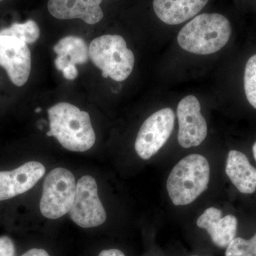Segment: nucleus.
I'll list each match as a JSON object with an SVG mask.
<instances>
[{
    "label": "nucleus",
    "instance_id": "1",
    "mask_svg": "<svg viewBox=\"0 0 256 256\" xmlns=\"http://www.w3.org/2000/svg\"><path fill=\"white\" fill-rule=\"evenodd\" d=\"M48 116L50 132L66 149L82 152L95 144V132L86 111L64 102L50 108Z\"/></svg>",
    "mask_w": 256,
    "mask_h": 256
},
{
    "label": "nucleus",
    "instance_id": "2",
    "mask_svg": "<svg viewBox=\"0 0 256 256\" xmlns=\"http://www.w3.org/2000/svg\"><path fill=\"white\" fill-rule=\"evenodd\" d=\"M232 25L224 15L212 13L195 16L178 35L181 48L198 55H210L226 45L232 35Z\"/></svg>",
    "mask_w": 256,
    "mask_h": 256
},
{
    "label": "nucleus",
    "instance_id": "3",
    "mask_svg": "<svg viewBox=\"0 0 256 256\" xmlns=\"http://www.w3.org/2000/svg\"><path fill=\"white\" fill-rule=\"evenodd\" d=\"M210 166L206 158L198 154L185 156L175 165L166 182V190L176 206L190 204L208 188Z\"/></svg>",
    "mask_w": 256,
    "mask_h": 256
},
{
    "label": "nucleus",
    "instance_id": "4",
    "mask_svg": "<svg viewBox=\"0 0 256 256\" xmlns=\"http://www.w3.org/2000/svg\"><path fill=\"white\" fill-rule=\"evenodd\" d=\"M89 56L102 70L104 78L110 77L118 82L130 76L136 60L124 37L117 34L102 35L92 40L89 46Z\"/></svg>",
    "mask_w": 256,
    "mask_h": 256
},
{
    "label": "nucleus",
    "instance_id": "5",
    "mask_svg": "<svg viewBox=\"0 0 256 256\" xmlns=\"http://www.w3.org/2000/svg\"><path fill=\"white\" fill-rule=\"evenodd\" d=\"M76 183L72 172L56 168L47 174L43 185L40 210L44 216L57 220L66 214L73 204Z\"/></svg>",
    "mask_w": 256,
    "mask_h": 256
},
{
    "label": "nucleus",
    "instance_id": "6",
    "mask_svg": "<svg viewBox=\"0 0 256 256\" xmlns=\"http://www.w3.org/2000/svg\"><path fill=\"white\" fill-rule=\"evenodd\" d=\"M69 215L74 223L82 228H94L106 222V210L98 194L97 183L92 176H82L76 184Z\"/></svg>",
    "mask_w": 256,
    "mask_h": 256
},
{
    "label": "nucleus",
    "instance_id": "7",
    "mask_svg": "<svg viewBox=\"0 0 256 256\" xmlns=\"http://www.w3.org/2000/svg\"><path fill=\"white\" fill-rule=\"evenodd\" d=\"M174 121V111L165 108L151 114L143 122L134 143L140 158L149 160L164 146L173 132Z\"/></svg>",
    "mask_w": 256,
    "mask_h": 256
},
{
    "label": "nucleus",
    "instance_id": "8",
    "mask_svg": "<svg viewBox=\"0 0 256 256\" xmlns=\"http://www.w3.org/2000/svg\"><path fill=\"white\" fill-rule=\"evenodd\" d=\"M178 122V142L184 148L200 146L206 139L207 124L201 114L200 101L188 96L178 102L176 109Z\"/></svg>",
    "mask_w": 256,
    "mask_h": 256
},
{
    "label": "nucleus",
    "instance_id": "9",
    "mask_svg": "<svg viewBox=\"0 0 256 256\" xmlns=\"http://www.w3.org/2000/svg\"><path fill=\"white\" fill-rule=\"evenodd\" d=\"M0 66L15 86L24 85L32 68L31 52L28 44L16 37L0 35Z\"/></svg>",
    "mask_w": 256,
    "mask_h": 256
},
{
    "label": "nucleus",
    "instance_id": "10",
    "mask_svg": "<svg viewBox=\"0 0 256 256\" xmlns=\"http://www.w3.org/2000/svg\"><path fill=\"white\" fill-rule=\"evenodd\" d=\"M42 163L32 161L12 171L0 172V201L10 200L31 190L45 174Z\"/></svg>",
    "mask_w": 256,
    "mask_h": 256
},
{
    "label": "nucleus",
    "instance_id": "11",
    "mask_svg": "<svg viewBox=\"0 0 256 256\" xmlns=\"http://www.w3.org/2000/svg\"><path fill=\"white\" fill-rule=\"evenodd\" d=\"M102 0H50L48 12L58 20L80 18L88 24L98 23L104 18Z\"/></svg>",
    "mask_w": 256,
    "mask_h": 256
},
{
    "label": "nucleus",
    "instance_id": "12",
    "mask_svg": "<svg viewBox=\"0 0 256 256\" xmlns=\"http://www.w3.org/2000/svg\"><path fill=\"white\" fill-rule=\"evenodd\" d=\"M196 224L206 230L217 247L225 248L236 238L238 220L233 215L222 217V210L210 207L198 217Z\"/></svg>",
    "mask_w": 256,
    "mask_h": 256
},
{
    "label": "nucleus",
    "instance_id": "13",
    "mask_svg": "<svg viewBox=\"0 0 256 256\" xmlns=\"http://www.w3.org/2000/svg\"><path fill=\"white\" fill-rule=\"evenodd\" d=\"M208 0H153L158 18L169 25L180 24L196 16Z\"/></svg>",
    "mask_w": 256,
    "mask_h": 256
},
{
    "label": "nucleus",
    "instance_id": "14",
    "mask_svg": "<svg viewBox=\"0 0 256 256\" xmlns=\"http://www.w3.org/2000/svg\"><path fill=\"white\" fill-rule=\"evenodd\" d=\"M226 173L240 193L250 194L256 191V169L242 152H229Z\"/></svg>",
    "mask_w": 256,
    "mask_h": 256
},
{
    "label": "nucleus",
    "instance_id": "15",
    "mask_svg": "<svg viewBox=\"0 0 256 256\" xmlns=\"http://www.w3.org/2000/svg\"><path fill=\"white\" fill-rule=\"evenodd\" d=\"M54 52L58 56H64L70 64H85L88 62L89 47L82 38L68 36L60 40L54 46Z\"/></svg>",
    "mask_w": 256,
    "mask_h": 256
},
{
    "label": "nucleus",
    "instance_id": "16",
    "mask_svg": "<svg viewBox=\"0 0 256 256\" xmlns=\"http://www.w3.org/2000/svg\"><path fill=\"white\" fill-rule=\"evenodd\" d=\"M0 35L16 37L28 44L38 40L40 30L36 22L28 20L23 24H12L10 28L0 30Z\"/></svg>",
    "mask_w": 256,
    "mask_h": 256
},
{
    "label": "nucleus",
    "instance_id": "17",
    "mask_svg": "<svg viewBox=\"0 0 256 256\" xmlns=\"http://www.w3.org/2000/svg\"><path fill=\"white\" fill-rule=\"evenodd\" d=\"M244 90L249 104L256 109V54L250 57L246 65Z\"/></svg>",
    "mask_w": 256,
    "mask_h": 256
},
{
    "label": "nucleus",
    "instance_id": "18",
    "mask_svg": "<svg viewBox=\"0 0 256 256\" xmlns=\"http://www.w3.org/2000/svg\"><path fill=\"white\" fill-rule=\"evenodd\" d=\"M226 256H256V233L250 239L234 238L226 248Z\"/></svg>",
    "mask_w": 256,
    "mask_h": 256
},
{
    "label": "nucleus",
    "instance_id": "19",
    "mask_svg": "<svg viewBox=\"0 0 256 256\" xmlns=\"http://www.w3.org/2000/svg\"><path fill=\"white\" fill-rule=\"evenodd\" d=\"M0 256H15L14 242L10 237H0Z\"/></svg>",
    "mask_w": 256,
    "mask_h": 256
},
{
    "label": "nucleus",
    "instance_id": "20",
    "mask_svg": "<svg viewBox=\"0 0 256 256\" xmlns=\"http://www.w3.org/2000/svg\"><path fill=\"white\" fill-rule=\"evenodd\" d=\"M64 78L67 80H74L78 77V70L74 64H70L66 68L62 70Z\"/></svg>",
    "mask_w": 256,
    "mask_h": 256
},
{
    "label": "nucleus",
    "instance_id": "21",
    "mask_svg": "<svg viewBox=\"0 0 256 256\" xmlns=\"http://www.w3.org/2000/svg\"><path fill=\"white\" fill-rule=\"evenodd\" d=\"M22 256H50V254L41 248H33L28 250Z\"/></svg>",
    "mask_w": 256,
    "mask_h": 256
},
{
    "label": "nucleus",
    "instance_id": "22",
    "mask_svg": "<svg viewBox=\"0 0 256 256\" xmlns=\"http://www.w3.org/2000/svg\"><path fill=\"white\" fill-rule=\"evenodd\" d=\"M98 256H126L124 252L118 249H108L102 250Z\"/></svg>",
    "mask_w": 256,
    "mask_h": 256
},
{
    "label": "nucleus",
    "instance_id": "23",
    "mask_svg": "<svg viewBox=\"0 0 256 256\" xmlns=\"http://www.w3.org/2000/svg\"><path fill=\"white\" fill-rule=\"evenodd\" d=\"M252 153H254V156L256 161V142L254 143V146H252Z\"/></svg>",
    "mask_w": 256,
    "mask_h": 256
},
{
    "label": "nucleus",
    "instance_id": "24",
    "mask_svg": "<svg viewBox=\"0 0 256 256\" xmlns=\"http://www.w3.org/2000/svg\"><path fill=\"white\" fill-rule=\"evenodd\" d=\"M46 136H48V137H52L53 136V134H52V132L50 131H48V132H46Z\"/></svg>",
    "mask_w": 256,
    "mask_h": 256
},
{
    "label": "nucleus",
    "instance_id": "25",
    "mask_svg": "<svg viewBox=\"0 0 256 256\" xmlns=\"http://www.w3.org/2000/svg\"><path fill=\"white\" fill-rule=\"evenodd\" d=\"M42 108H36V110H35V112H41Z\"/></svg>",
    "mask_w": 256,
    "mask_h": 256
},
{
    "label": "nucleus",
    "instance_id": "26",
    "mask_svg": "<svg viewBox=\"0 0 256 256\" xmlns=\"http://www.w3.org/2000/svg\"></svg>",
    "mask_w": 256,
    "mask_h": 256
},
{
    "label": "nucleus",
    "instance_id": "27",
    "mask_svg": "<svg viewBox=\"0 0 256 256\" xmlns=\"http://www.w3.org/2000/svg\"><path fill=\"white\" fill-rule=\"evenodd\" d=\"M0 1H2V0H0Z\"/></svg>",
    "mask_w": 256,
    "mask_h": 256
}]
</instances>
